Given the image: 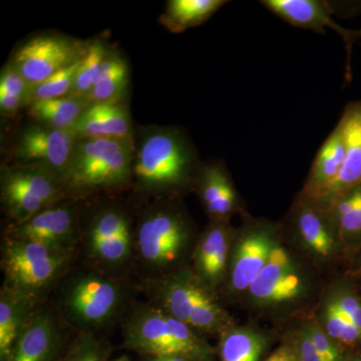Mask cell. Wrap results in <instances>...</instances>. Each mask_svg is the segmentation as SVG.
Masks as SVG:
<instances>
[{
    "label": "cell",
    "instance_id": "6da1fadb",
    "mask_svg": "<svg viewBox=\"0 0 361 361\" xmlns=\"http://www.w3.org/2000/svg\"><path fill=\"white\" fill-rule=\"evenodd\" d=\"M137 280L111 276L77 261L49 301L73 334L101 336L122 326L137 302Z\"/></svg>",
    "mask_w": 361,
    "mask_h": 361
},
{
    "label": "cell",
    "instance_id": "7a4b0ae2",
    "mask_svg": "<svg viewBox=\"0 0 361 361\" xmlns=\"http://www.w3.org/2000/svg\"><path fill=\"white\" fill-rule=\"evenodd\" d=\"M134 142L130 190L137 201L178 198L193 189L202 161L184 130L142 127L134 133Z\"/></svg>",
    "mask_w": 361,
    "mask_h": 361
},
{
    "label": "cell",
    "instance_id": "3957f363",
    "mask_svg": "<svg viewBox=\"0 0 361 361\" xmlns=\"http://www.w3.org/2000/svg\"><path fill=\"white\" fill-rule=\"evenodd\" d=\"M196 242L193 226L178 198L137 201L135 279H159L189 266L186 259L191 261Z\"/></svg>",
    "mask_w": 361,
    "mask_h": 361
},
{
    "label": "cell",
    "instance_id": "277c9868",
    "mask_svg": "<svg viewBox=\"0 0 361 361\" xmlns=\"http://www.w3.org/2000/svg\"><path fill=\"white\" fill-rule=\"evenodd\" d=\"M118 195L85 201L78 261L111 276L134 279L137 204L120 200Z\"/></svg>",
    "mask_w": 361,
    "mask_h": 361
},
{
    "label": "cell",
    "instance_id": "5b68a950",
    "mask_svg": "<svg viewBox=\"0 0 361 361\" xmlns=\"http://www.w3.org/2000/svg\"><path fill=\"white\" fill-rule=\"evenodd\" d=\"M134 139H78L63 173L66 199L90 200L132 187Z\"/></svg>",
    "mask_w": 361,
    "mask_h": 361
},
{
    "label": "cell",
    "instance_id": "8992f818",
    "mask_svg": "<svg viewBox=\"0 0 361 361\" xmlns=\"http://www.w3.org/2000/svg\"><path fill=\"white\" fill-rule=\"evenodd\" d=\"M77 261V252L58 250L37 242L2 235V286L37 306L51 300L59 282Z\"/></svg>",
    "mask_w": 361,
    "mask_h": 361
},
{
    "label": "cell",
    "instance_id": "52a82bcc",
    "mask_svg": "<svg viewBox=\"0 0 361 361\" xmlns=\"http://www.w3.org/2000/svg\"><path fill=\"white\" fill-rule=\"evenodd\" d=\"M137 284L145 301L198 334H221L231 327L227 313L213 292L206 288L190 265L167 276L137 281Z\"/></svg>",
    "mask_w": 361,
    "mask_h": 361
},
{
    "label": "cell",
    "instance_id": "ba28073f",
    "mask_svg": "<svg viewBox=\"0 0 361 361\" xmlns=\"http://www.w3.org/2000/svg\"><path fill=\"white\" fill-rule=\"evenodd\" d=\"M123 348L140 355H183L212 361L213 349L185 323L147 301H137L122 326Z\"/></svg>",
    "mask_w": 361,
    "mask_h": 361
},
{
    "label": "cell",
    "instance_id": "9c48e42d",
    "mask_svg": "<svg viewBox=\"0 0 361 361\" xmlns=\"http://www.w3.org/2000/svg\"><path fill=\"white\" fill-rule=\"evenodd\" d=\"M66 199L61 178L51 171L18 164L1 166L0 201L8 224H23Z\"/></svg>",
    "mask_w": 361,
    "mask_h": 361
},
{
    "label": "cell",
    "instance_id": "30bf717a",
    "mask_svg": "<svg viewBox=\"0 0 361 361\" xmlns=\"http://www.w3.org/2000/svg\"><path fill=\"white\" fill-rule=\"evenodd\" d=\"M87 45L66 35H37L16 49L11 63L33 87L80 61Z\"/></svg>",
    "mask_w": 361,
    "mask_h": 361
},
{
    "label": "cell",
    "instance_id": "8fae6325",
    "mask_svg": "<svg viewBox=\"0 0 361 361\" xmlns=\"http://www.w3.org/2000/svg\"><path fill=\"white\" fill-rule=\"evenodd\" d=\"M84 204L82 200L66 199L47 207L23 224L7 225L4 235L78 254Z\"/></svg>",
    "mask_w": 361,
    "mask_h": 361
},
{
    "label": "cell",
    "instance_id": "7c38bea8",
    "mask_svg": "<svg viewBox=\"0 0 361 361\" xmlns=\"http://www.w3.org/2000/svg\"><path fill=\"white\" fill-rule=\"evenodd\" d=\"M77 140L71 130L26 123L14 139L9 164L47 169L63 178Z\"/></svg>",
    "mask_w": 361,
    "mask_h": 361
},
{
    "label": "cell",
    "instance_id": "4fadbf2b",
    "mask_svg": "<svg viewBox=\"0 0 361 361\" xmlns=\"http://www.w3.org/2000/svg\"><path fill=\"white\" fill-rule=\"evenodd\" d=\"M68 332L47 301L35 311L6 361H59L70 343Z\"/></svg>",
    "mask_w": 361,
    "mask_h": 361
},
{
    "label": "cell",
    "instance_id": "5bb4252c",
    "mask_svg": "<svg viewBox=\"0 0 361 361\" xmlns=\"http://www.w3.org/2000/svg\"><path fill=\"white\" fill-rule=\"evenodd\" d=\"M276 244L272 228L266 225H252L235 237L226 276L230 290H248Z\"/></svg>",
    "mask_w": 361,
    "mask_h": 361
},
{
    "label": "cell",
    "instance_id": "9a60e30c",
    "mask_svg": "<svg viewBox=\"0 0 361 361\" xmlns=\"http://www.w3.org/2000/svg\"><path fill=\"white\" fill-rule=\"evenodd\" d=\"M234 238L229 223L210 222L197 240L191 267L202 283L213 293L227 276Z\"/></svg>",
    "mask_w": 361,
    "mask_h": 361
},
{
    "label": "cell",
    "instance_id": "2e32d148",
    "mask_svg": "<svg viewBox=\"0 0 361 361\" xmlns=\"http://www.w3.org/2000/svg\"><path fill=\"white\" fill-rule=\"evenodd\" d=\"M303 289L302 277L290 256L276 244L248 290L254 300L262 305H273L296 299Z\"/></svg>",
    "mask_w": 361,
    "mask_h": 361
},
{
    "label": "cell",
    "instance_id": "e0dca14e",
    "mask_svg": "<svg viewBox=\"0 0 361 361\" xmlns=\"http://www.w3.org/2000/svg\"><path fill=\"white\" fill-rule=\"evenodd\" d=\"M193 189L211 222H228L240 210L238 193L222 161L201 163Z\"/></svg>",
    "mask_w": 361,
    "mask_h": 361
},
{
    "label": "cell",
    "instance_id": "ac0fdd59",
    "mask_svg": "<svg viewBox=\"0 0 361 361\" xmlns=\"http://www.w3.org/2000/svg\"><path fill=\"white\" fill-rule=\"evenodd\" d=\"M261 4L277 18L296 27L322 35H325V28L329 27L338 33L345 42L348 54H350L351 45L361 37V30H346L332 18L334 11L329 2L320 0H263Z\"/></svg>",
    "mask_w": 361,
    "mask_h": 361
},
{
    "label": "cell",
    "instance_id": "d6986e66",
    "mask_svg": "<svg viewBox=\"0 0 361 361\" xmlns=\"http://www.w3.org/2000/svg\"><path fill=\"white\" fill-rule=\"evenodd\" d=\"M297 238L318 258L326 259L336 248V226L327 208L301 193L290 214Z\"/></svg>",
    "mask_w": 361,
    "mask_h": 361
},
{
    "label": "cell",
    "instance_id": "ffe728a7",
    "mask_svg": "<svg viewBox=\"0 0 361 361\" xmlns=\"http://www.w3.org/2000/svg\"><path fill=\"white\" fill-rule=\"evenodd\" d=\"M338 123L343 133L345 158L336 179L313 199L323 206L361 185V101L349 103Z\"/></svg>",
    "mask_w": 361,
    "mask_h": 361
},
{
    "label": "cell",
    "instance_id": "44dd1931",
    "mask_svg": "<svg viewBox=\"0 0 361 361\" xmlns=\"http://www.w3.org/2000/svg\"><path fill=\"white\" fill-rule=\"evenodd\" d=\"M77 139H134L129 111L121 102L90 104L73 128Z\"/></svg>",
    "mask_w": 361,
    "mask_h": 361
},
{
    "label": "cell",
    "instance_id": "7402d4cb",
    "mask_svg": "<svg viewBox=\"0 0 361 361\" xmlns=\"http://www.w3.org/2000/svg\"><path fill=\"white\" fill-rule=\"evenodd\" d=\"M344 158L345 144L343 133L341 125L337 123L336 129L332 130L317 152L301 193L311 199L317 198L336 179L343 166Z\"/></svg>",
    "mask_w": 361,
    "mask_h": 361
},
{
    "label": "cell",
    "instance_id": "603a6c76",
    "mask_svg": "<svg viewBox=\"0 0 361 361\" xmlns=\"http://www.w3.org/2000/svg\"><path fill=\"white\" fill-rule=\"evenodd\" d=\"M39 306L1 286L0 289V361L8 360L16 339Z\"/></svg>",
    "mask_w": 361,
    "mask_h": 361
},
{
    "label": "cell",
    "instance_id": "cb8c5ba5",
    "mask_svg": "<svg viewBox=\"0 0 361 361\" xmlns=\"http://www.w3.org/2000/svg\"><path fill=\"white\" fill-rule=\"evenodd\" d=\"M89 106L85 99L73 96L37 101L28 104L33 122L56 130H71Z\"/></svg>",
    "mask_w": 361,
    "mask_h": 361
},
{
    "label": "cell",
    "instance_id": "d4e9b609",
    "mask_svg": "<svg viewBox=\"0 0 361 361\" xmlns=\"http://www.w3.org/2000/svg\"><path fill=\"white\" fill-rule=\"evenodd\" d=\"M227 4L226 0H170L160 23L171 32H184L206 23Z\"/></svg>",
    "mask_w": 361,
    "mask_h": 361
},
{
    "label": "cell",
    "instance_id": "484cf974",
    "mask_svg": "<svg viewBox=\"0 0 361 361\" xmlns=\"http://www.w3.org/2000/svg\"><path fill=\"white\" fill-rule=\"evenodd\" d=\"M129 80L127 61L118 52H109L101 75L85 99L89 104L120 102Z\"/></svg>",
    "mask_w": 361,
    "mask_h": 361
},
{
    "label": "cell",
    "instance_id": "4316f807",
    "mask_svg": "<svg viewBox=\"0 0 361 361\" xmlns=\"http://www.w3.org/2000/svg\"><path fill=\"white\" fill-rule=\"evenodd\" d=\"M324 207L329 210L341 239H361V185Z\"/></svg>",
    "mask_w": 361,
    "mask_h": 361
},
{
    "label": "cell",
    "instance_id": "83f0119b",
    "mask_svg": "<svg viewBox=\"0 0 361 361\" xmlns=\"http://www.w3.org/2000/svg\"><path fill=\"white\" fill-rule=\"evenodd\" d=\"M220 336L221 361H259L265 348L264 338L254 330L229 327Z\"/></svg>",
    "mask_w": 361,
    "mask_h": 361
},
{
    "label": "cell",
    "instance_id": "f1b7e54d",
    "mask_svg": "<svg viewBox=\"0 0 361 361\" xmlns=\"http://www.w3.org/2000/svg\"><path fill=\"white\" fill-rule=\"evenodd\" d=\"M109 51L102 40H94L87 45L84 58L80 59L71 96L85 99L96 84Z\"/></svg>",
    "mask_w": 361,
    "mask_h": 361
},
{
    "label": "cell",
    "instance_id": "f546056e",
    "mask_svg": "<svg viewBox=\"0 0 361 361\" xmlns=\"http://www.w3.org/2000/svg\"><path fill=\"white\" fill-rule=\"evenodd\" d=\"M111 351L110 341L103 336L75 334L59 361H108Z\"/></svg>",
    "mask_w": 361,
    "mask_h": 361
},
{
    "label": "cell",
    "instance_id": "4dcf8cb0",
    "mask_svg": "<svg viewBox=\"0 0 361 361\" xmlns=\"http://www.w3.org/2000/svg\"><path fill=\"white\" fill-rule=\"evenodd\" d=\"M322 320L323 329L334 341L349 348L361 343V330L331 300L323 310Z\"/></svg>",
    "mask_w": 361,
    "mask_h": 361
},
{
    "label": "cell",
    "instance_id": "1f68e13d",
    "mask_svg": "<svg viewBox=\"0 0 361 361\" xmlns=\"http://www.w3.org/2000/svg\"><path fill=\"white\" fill-rule=\"evenodd\" d=\"M80 61L65 70L59 71L44 82L33 85L30 92V104L37 101L71 96Z\"/></svg>",
    "mask_w": 361,
    "mask_h": 361
},
{
    "label": "cell",
    "instance_id": "d6a6232c",
    "mask_svg": "<svg viewBox=\"0 0 361 361\" xmlns=\"http://www.w3.org/2000/svg\"><path fill=\"white\" fill-rule=\"evenodd\" d=\"M305 329L307 330L308 336H310L322 361H344L345 360L346 356L341 346L325 332L322 327L317 324H311Z\"/></svg>",
    "mask_w": 361,
    "mask_h": 361
},
{
    "label": "cell",
    "instance_id": "836d02e7",
    "mask_svg": "<svg viewBox=\"0 0 361 361\" xmlns=\"http://www.w3.org/2000/svg\"><path fill=\"white\" fill-rule=\"evenodd\" d=\"M32 85L28 84L23 75L14 68L11 63L4 66L0 75V90L23 97L30 104V92Z\"/></svg>",
    "mask_w": 361,
    "mask_h": 361
},
{
    "label": "cell",
    "instance_id": "e575fe53",
    "mask_svg": "<svg viewBox=\"0 0 361 361\" xmlns=\"http://www.w3.org/2000/svg\"><path fill=\"white\" fill-rule=\"evenodd\" d=\"M361 330V300L348 289H341L330 299Z\"/></svg>",
    "mask_w": 361,
    "mask_h": 361
},
{
    "label": "cell",
    "instance_id": "d590c367",
    "mask_svg": "<svg viewBox=\"0 0 361 361\" xmlns=\"http://www.w3.org/2000/svg\"><path fill=\"white\" fill-rule=\"evenodd\" d=\"M292 348L295 351L298 361H322L306 329L299 332L295 344Z\"/></svg>",
    "mask_w": 361,
    "mask_h": 361
},
{
    "label": "cell",
    "instance_id": "8d00e7d4",
    "mask_svg": "<svg viewBox=\"0 0 361 361\" xmlns=\"http://www.w3.org/2000/svg\"><path fill=\"white\" fill-rule=\"evenodd\" d=\"M266 361H298V358L291 345H283L272 353Z\"/></svg>",
    "mask_w": 361,
    "mask_h": 361
},
{
    "label": "cell",
    "instance_id": "74e56055",
    "mask_svg": "<svg viewBox=\"0 0 361 361\" xmlns=\"http://www.w3.org/2000/svg\"><path fill=\"white\" fill-rule=\"evenodd\" d=\"M165 358L167 361H197L192 360V358L187 357V356L183 355L165 356Z\"/></svg>",
    "mask_w": 361,
    "mask_h": 361
},
{
    "label": "cell",
    "instance_id": "f35d334b",
    "mask_svg": "<svg viewBox=\"0 0 361 361\" xmlns=\"http://www.w3.org/2000/svg\"><path fill=\"white\" fill-rule=\"evenodd\" d=\"M142 357L144 358V361H167L163 356L144 355Z\"/></svg>",
    "mask_w": 361,
    "mask_h": 361
},
{
    "label": "cell",
    "instance_id": "ab89813d",
    "mask_svg": "<svg viewBox=\"0 0 361 361\" xmlns=\"http://www.w3.org/2000/svg\"><path fill=\"white\" fill-rule=\"evenodd\" d=\"M344 361H361V355L351 356V357H346Z\"/></svg>",
    "mask_w": 361,
    "mask_h": 361
},
{
    "label": "cell",
    "instance_id": "60d3db41",
    "mask_svg": "<svg viewBox=\"0 0 361 361\" xmlns=\"http://www.w3.org/2000/svg\"><path fill=\"white\" fill-rule=\"evenodd\" d=\"M114 361H132V360H130L129 356L122 355V356H120V357L116 358V360H115Z\"/></svg>",
    "mask_w": 361,
    "mask_h": 361
}]
</instances>
